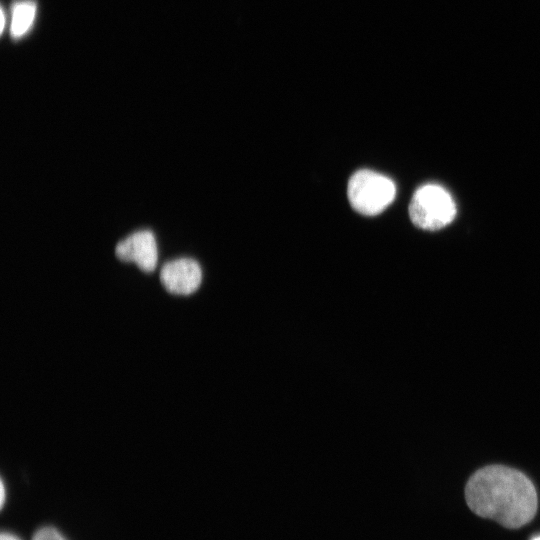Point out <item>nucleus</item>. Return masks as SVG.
<instances>
[{
	"mask_svg": "<svg viewBox=\"0 0 540 540\" xmlns=\"http://www.w3.org/2000/svg\"><path fill=\"white\" fill-rule=\"evenodd\" d=\"M115 255L121 261L134 262L144 272H152L158 261L153 233L149 230L132 233L116 245Z\"/></svg>",
	"mask_w": 540,
	"mask_h": 540,
	"instance_id": "obj_4",
	"label": "nucleus"
},
{
	"mask_svg": "<svg viewBox=\"0 0 540 540\" xmlns=\"http://www.w3.org/2000/svg\"><path fill=\"white\" fill-rule=\"evenodd\" d=\"M0 490H1V495H0V505H1V508L3 507L4 505V502H5V487H4V484H3V481H1V487H0Z\"/></svg>",
	"mask_w": 540,
	"mask_h": 540,
	"instance_id": "obj_9",
	"label": "nucleus"
},
{
	"mask_svg": "<svg viewBox=\"0 0 540 540\" xmlns=\"http://www.w3.org/2000/svg\"><path fill=\"white\" fill-rule=\"evenodd\" d=\"M395 194L394 182L372 170H358L348 181V200L352 208L362 215L380 214L392 203Z\"/></svg>",
	"mask_w": 540,
	"mask_h": 540,
	"instance_id": "obj_2",
	"label": "nucleus"
},
{
	"mask_svg": "<svg viewBox=\"0 0 540 540\" xmlns=\"http://www.w3.org/2000/svg\"><path fill=\"white\" fill-rule=\"evenodd\" d=\"M32 540H66V539L55 528L43 527L36 531Z\"/></svg>",
	"mask_w": 540,
	"mask_h": 540,
	"instance_id": "obj_7",
	"label": "nucleus"
},
{
	"mask_svg": "<svg viewBox=\"0 0 540 540\" xmlns=\"http://www.w3.org/2000/svg\"><path fill=\"white\" fill-rule=\"evenodd\" d=\"M464 496L476 515L510 529L529 523L538 508V494L531 478L504 463H489L475 469L466 480Z\"/></svg>",
	"mask_w": 540,
	"mask_h": 540,
	"instance_id": "obj_1",
	"label": "nucleus"
},
{
	"mask_svg": "<svg viewBox=\"0 0 540 540\" xmlns=\"http://www.w3.org/2000/svg\"><path fill=\"white\" fill-rule=\"evenodd\" d=\"M202 271L199 264L191 258H179L163 265L160 281L164 288L175 295H189L201 284Z\"/></svg>",
	"mask_w": 540,
	"mask_h": 540,
	"instance_id": "obj_5",
	"label": "nucleus"
},
{
	"mask_svg": "<svg viewBox=\"0 0 540 540\" xmlns=\"http://www.w3.org/2000/svg\"><path fill=\"white\" fill-rule=\"evenodd\" d=\"M0 540H20V539L11 533L3 532L0 536Z\"/></svg>",
	"mask_w": 540,
	"mask_h": 540,
	"instance_id": "obj_8",
	"label": "nucleus"
},
{
	"mask_svg": "<svg viewBox=\"0 0 540 540\" xmlns=\"http://www.w3.org/2000/svg\"><path fill=\"white\" fill-rule=\"evenodd\" d=\"M533 540H540V536H539V537H536V538H534Z\"/></svg>",
	"mask_w": 540,
	"mask_h": 540,
	"instance_id": "obj_11",
	"label": "nucleus"
},
{
	"mask_svg": "<svg viewBox=\"0 0 540 540\" xmlns=\"http://www.w3.org/2000/svg\"><path fill=\"white\" fill-rule=\"evenodd\" d=\"M456 206L451 195L441 186L427 184L418 188L409 204L412 223L424 230L442 229L452 222Z\"/></svg>",
	"mask_w": 540,
	"mask_h": 540,
	"instance_id": "obj_3",
	"label": "nucleus"
},
{
	"mask_svg": "<svg viewBox=\"0 0 540 540\" xmlns=\"http://www.w3.org/2000/svg\"><path fill=\"white\" fill-rule=\"evenodd\" d=\"M5 19H6V15H5L4 8L2 7L1 8V33H3V31H4Z\"/></svg>",
	"mask_w": 540,
	"mask_h": 540,
	"instance_id": "obj_10",
	"label": "nucleus"
},
{
	"mask_svg": "<svg viewBox=\"0 0 540 540\" xmlns=\"http://www.w3.org/2000/svg\"><path fill=\"white\" fill-rule=\"evenodd\" d=\"M34 0H16L11 6L10 36L13 40L25 37L33 28L37 16Z\"/></svg>",
	"mask_w": 540,
	"mask_h": 540,
	"instance_id": "obj_6",
	"label": "nucleus"
}]
</instances>
